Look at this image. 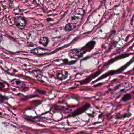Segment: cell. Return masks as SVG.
<instances>
[{"label":"cell","mask_w":134,"mask_h":134,"mask_svg":"<svg viewBox=\"0 0 134 134\" xmlns=\"http://www.w3.org/2000/svg\"><path fill=\"white\" fill-rule=\"evenodd\" d=\"M48 50L42 48H36L31 51V53L37 55H43L47 53Z\"/></svg>","instance_id":"cell-7"},{"label":"cell","mask_w":134,"mask_h":134,"mask_svg":"<svg viewBox=\"0 0 134 134\" xmlns=\"http://www.w3.org/2000/svg\"><path fill=\"white\" fill-rule=\"evenodd\" d=\"M101 72L100 71H98V72H96L94 73L91 74L88 77L86 78L84 80H82L79 81L81 85L85 84H87L89 83L92 79L95 77H97L99 76L100 74L101 73Z\"/></svg>","instance_id":"cell-6"},{"label":"cell","mask_w":134,"mask_h":134,"mask_svg":"<svg viewBox=\"0 0 134 134\" xmlns=\"http://www.w3.org/2000/svg\"><path fill=\"white\" fill-rule=\"evenodd\" d=\"M76 25L73 24L71 23H69L66 24L65 27V30L66 32H70L72 30L76 27Z\"/></svg>","instance_id":"cell-12"},{"label":"cell","mask_w":134,"mask_h":134,"mask_svg":"<svg viewBox=\"0 0 134 134\" xmlns=\"http://www.w3.org/2000/svg\"><path fill=\"white\" fill-rule=\"evenodd\" d=\"M33 73L34 74V75L36 76V77H37V78H41V76H42V73L40 71H34L33 72Z\"/></svg>","instance_id":"cell-13"},{"label":"cell","mask_w":134,"mask_h":134,"mask_svg":"<svg viewBox=\"0 0 134 134\" xmlns=\"http://www.w3.org/2000/svg\"><path fill=\"white\" fill-rule=\"evenodd\" d=\"M131 54L130 53H129V54H122L121 55H119V56H117V57H115L113 59H111V60H110L107 63L106 65H105L106 66L107 65H109L110 64L113 63L115 61H117V60H119V59H121L124 58H126V57H128V56H129Z\"/></svg>","instance_id":"cell-9"},{"label":"cell","mask_w":134,"mask_h":134,"mask_svg":"<svg viewBox=\"0 0 134 134\" xmlns=\"http://www.w3.org/2000/svg\"><path fill=\"white\" fill-rule=\"evenodd\" d=\"M85 14V11L83 9L79 8L76 10L72 15L71 17V23L76 24L80 21Z\"/></svg>","instance_id":"cell-1"},{"label":"cell","mask_w":134,"mask_h":134,"mask_svg":"<svg viewBox=\"0 0 134 134\" xmlns=\"http://www.w3.org/2000/svg\"><path fill=\"white\" fill-rule=\"evenodd\" d=\"M132 98V97L131 94L130 93H127V94H125L123 96V97L121 98V101L123 102H127L131 100Z\"/></svg>","instance_id":"cell-11"},{"label":"cell","mask_w":134,"mask_h":134,"mask_svg":"<svg viewBox=\"0 0 134 134\" xmlns=\"http://www.w3.org/2000/svg\"><path fill=\"white\" fill-rule=\"evenodd\" d=\"M57 79L62 80H65L68 77V72L65 70H58L56 74Z\"/></svg>","instance_id":"cell-8"},{"label":"cell","mask_w":134,"mask_h":134,"mask_svg":"<svg viewBox=\"0 0 134 134\" xmlns=\"http://www.w3.org/2000/svg\"><path fill=\"white\" fill-rule=\"evenodd\" d=\"M11 83L12 85L22 91H26L28 90V87L26 86V83L24 81H21L18 79H13L11 81Z\"/></svg>","instance_id":"cell-2"},{"label":"cell","mask_w":134,"mask_h":134,"mask_svg":"<svg viewBox=\"0 0 134 134\" xmlns=\"http://www.w3.org/2000/svg\"><path fill=\"white\" fill-rule=\"evenodd\" d=\"M77 134H88L86 133V132H85V131H80V132H78V133H77Z\"/></svg>","instance_id":"cell-16"},{"label":"cell","mask_w":134,"mask_h":134,"mask_svg":"<svg viewBox=\"0 0 134 134\" xmlns=\"http://www.w3.org/2000/svg\"><path fill=\"white\" fill-rule=\"evenodd\" d=\"M102 83H99L98 84L95 85H94V87H98L99 85L100 86V85H102Z\"/></svg>","instance_id":"cell-17"},{"label":"cell","mask_w":134,"mask_h":134,"mask_svg":"<svg viewBox=\"0 0 134 134\" xmlns=\"http://www.w3.org/2000/svg\"><path fill=\"white\" fill-rule=\"evenodd\" d=\"M91 107V105L89 103H86L84 104L81 106L77 109L73 113H72V116L74 117L80 115L81 114L85 113L87 110Z\"/></svg>","instance_id":"cell-3"},{"label":"cell","mask_w":134,"mask_h":134,"mask_svg":"<svg viewBox=\"0 0 134 134\" xmlns=\"http://www.w3.org/2000/svg\"><path fill=\"white\" fill-rule=\"evenodd\" d=\"M49 41H50L48 37H42L40 39L39 43L44 47H47L49 43Z\"/></svg>","instance_id":"cell-10"},{"label":"cell","mask_w":134,"mask_h":134,"mask_svg":"<svg viewBox=\"0 0 134 134\" xmlns=\"http://www.w3.org/2000/svg\"><path fill=\"white\" fill-rule=\"evenodd\" d=\"M8 98L7 96H5L2 95V94L1 95V96H0L1 104H2L4 101L7 100H8Z\"/></svg>","instance_id":"cell-14"},{"label":"cell","mask_w":134,"mask_h":134,"mask_svg":"<svg viewBox=\"0 0 134 134\" xmlns=\"http://www.w3.org/2000/svg\"><path fill=\"white\" fill-rule=\"evenodd\" d=\"M26 23V19L24 17L21 16L16 18L14 19V23L15 25L20 29L22 30L25 28Z\"/></svg>","instance_id":"cell-4"},{"label":"cell","mask_w":134,"mask_h":134,"mask_svg":"<svg viewBox=\"0 0 134 134\" xmlns=\"http://www.w3.org/2000/svg\"><path fill=\"white\" fill-rule=\"evenodd\" d=\"M70 58L73 59H77L83 55L81 49H74L70 50L68 53Z\"/></svg>","instance_id":"cell-5"},{"label":"cell","mask_w":134,"mask_h":134,"mask_svg":"<svg viewBox=\"0 0 134 134\" xmlns=\"http://www.w3.org/2000/svg\"><path fill=\"white\" fill-rule=\"evenodd\" d=\"M37 92L40 94H46V92L43 90H40V89H37Z\"/></svg>","instance_id":"cell-15"}]
</instances>
